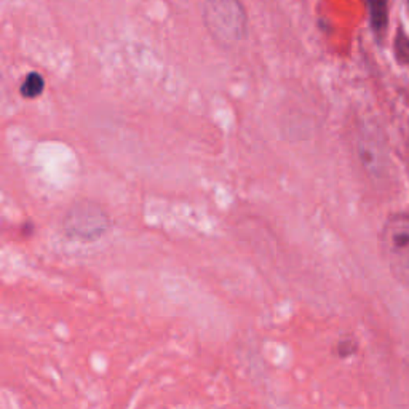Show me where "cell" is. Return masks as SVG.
Wrapping results in <instances>:
<instances>
[{"label":"cell","instance_id":"8992f818","mask_svg":"<svg viewBox=\"0 0 409 409\" xmlns=\"http://www.w3.org/2000/svg\"><path fill=\"white\" fill-rule=\"evenodd\" d=\"M44 90H45L44 77L37 74V72H31V74H29L23 82L21 94L28 99H34V98H39V96L44 93Z\"/></svg>","mask_w":409,"mask_h":409},{"label":"cell","instance_id":"3957f363","mask_svg":"<svg viewBox=\"0 0 409 409\" xmlns=\"http://www.w3.org/2000/svg\"><path fill=\"white\" fill-rule=\"evenodd\" d=\"M111 226L107 213L98 203L77 202L64 218V227L69 236L82 240L99 238Z\"/></svg>","mask_w":409,"mask_h":409},{"label":"cell","instance_id":"5b68a950","mask_svg":"<svg viewBox=\"0 0 409 409\" xmlns=\"http://www.w3.org/2000/svg\"><path fill=\"white\" fill-rule=\"evenodd\" d=\"M370 8L371 26L374 32L382 35L387 29L389 23V0H366Z\"/></svg>","mask_w":409,"mask_h":409},{"label":"cell","instance_id":"52a82bcc","mask_svg":"<svg viewBox=\"0 0 409 409\" xmlns=\"http://www.w3.org/2000/svg\"><path fill=\"white\" fill-rule=\"evenodd\" d=\"M408 4H409V0H408Z\"/></svg>","mask_w":409,"mask_h":409},{"label":"cell","instance_id":"6da1fadb","mask_svg":"<svg viewBox=\"0 0 409 409\" xmlns=\"http://www.w3.org/2000/svg\"><path fill=\"white\" fill-rule=\"evenodd\" d=\"M203 21L212 37L222 47H236L243 42L248 28V18L240 0H203Z\"/></svg>","mask_w":409,"mask_h":409},{"label":"cell","instance_id":"277c9868","mask_svg":"<svg viewBox=\"0 0 409 409\" xmlns=\"http://www.w3.org/2000/svg\"><path fill=\"white\" fill-rule=\"evenodd\" d=\"M358 157L362 161L365 170L368 171L371 176H377V174L386 173L387 160H386V150L379 141V138L372 136L368 131H362L358 133Z\"/></svg>","mask_w":409,"mask_h":409},{"label":"cell","instance_id":"7a4b0ae2","mask_svg":"<svg viewBox=\"0 0 409 409\" xmlns=\"http://www.w3.org/2000/svg\"><path fill=\"white\" fill-rule=\"evenodd\" d=\"M382 252L393 276L409 285V216L395 214L382 228Z\"/></svg>","mask_w":409,"mask_h":409}]
</instances>
